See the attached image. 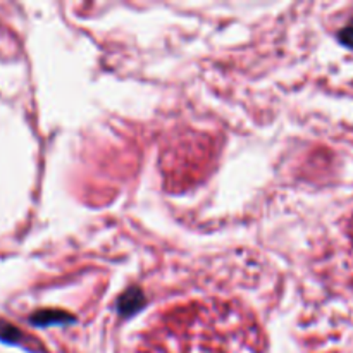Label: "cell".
<instances>
[{
  "label": "cell",
  "instance_id": "6da1fadb",
  "mask_svg": "<svg viewBox=\"0 0 353 353\" xmlns=\"http://www.w3.org/2000/svg\"><path fill=\"white\" fill-rule=\"evenodd\" d=\"M131 353H265V336L241 303L200 299L157 314Z\"/></svg>",
  "mask_w": 353,
  "mask_h": 353
},
{
  "label": "cell",
  "instance_id": "7a4b0ae2",
  "mask_svg": "<svg viewBox=\"0 0 353 353\" xmlns=\"http://www.w3.org/2000/svg\"><path fill=\"white\" fill-rule=\"evenodd\" d=\"M340 40L343 41L347 47L353 48V21H352V23H348L347 26L343 28V31L340 33Z\"/></svg>",
  "mask_w": 353,
  "mask_h": 353
}]
</instances>
